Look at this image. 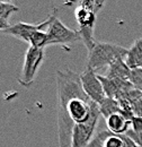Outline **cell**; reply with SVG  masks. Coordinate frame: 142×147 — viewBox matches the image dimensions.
<instances>
[{"label": "cell", "instance_id": "6da1fadb", "mask_svg": "<svg viewBox=\"0 0 142 147\" xmlns=\"http://www.w3.org/2000/svg\"><path fill=\"white\" fill-rule=\"evenodd\" d=\"M55 84L59 147H70L74 125L88 120L95 103L84 92L80 75L69 68L55 71Z\"/></svg>", "mask_w": 142, "mask_h": 147}, {"label": "cell", "instance_id": "7a4b0ae2", "mask_svg": "<svg viewBox=\"0 0 142 147\" xmlns=\"http://www.w3.org/2000/svg\"><path fill=\"white\" fill-rule=\"evenodd\" d=\"M129 49H125L121 45L107 42H96L95 47L88 51V62L87 67L92 69L96 74L100 70L108 68L115 61L126 59Z\"/></svg>", "mask_w": 142, "mask_h": 147}, {"label": "cell", "instance_id": "3957f363", "mask_svg": "<svg viewBox=\"0 0 142 147\" xmlns=\"http://www.w3.org/2000/svg\"><path fill=\"white\" fill-rule=\"evenodd\" d=\"M58 10L54 9L52 15V19L51 23L49 24V26L46 27L45 32L48 34V38H49V45H62L66 47L67 50H69L68 45L73 44L74 42L81 41V35L79 31H74L71 30L68 26H66L60 19L56 16Z\"/></svg>", "mask_w": 142, "mask_h": 147}, {"label": "cell", "instance_id": "277c9868", "mask_svg": "<svg viewBox=\"0 0 142 147\" xmlns=\"http://www.w3.org/2000/svg\"><path fill=\"white\" fill-rule=\"evenodd\" d=\"M100 118V112L98 109V104L95 103L91 115L84 123L74 125L72 130L71 147H87L90 142L96 136V128Z\"/></svg>", "mask_w": 142, "mask_h": 147}, {"label": "cell", "instance_id": "5b68a950", "mask_svg": "<svg viewBox=\"0 0 142 147\" xmlns=\"http://www.w3.org/2000/svg\"><path fill=\"white\" fill-rule=\"evenodd\" d=\"M96 10L88 7H84L78 5V7L74 10V16L77 19V23L79 25V32L81 35V41L85 44V47L90 51L95 44L96 41L94 38V28L96 23Z\"/></svg>", "mask_w": 142, "mask_h": 147}, {"label": "cell", "instance_id": "8992f818", "mask_svg": "<svg viewBox=\"0 0 142 147\" xmlns=\"http://www.w3.org/2000/svg\"><path fill=\"white\" fill-rule=\"evenodd\" d=\"M44 60V49L29 47L26 50L21 73L19 75L18 82L24 87H29L34 80L40 66Z\"/></svg>", "mask_w": 142, "mask_h": 147}, {"label": "cell", "instance_id": "52a82bcc", "mask_svg": "<svg viewBox=\"0 0 142 147\" xmlns=\"http://www.w3.org/2000/svg\"><path fill=\"white\" fill-rule=\"evenodd\" d=\"M80 80H81L84 92L86 93V95L94 103L99 105L106 98L103 84L100 83L98 75L92 69L86 67L85 71L80 75Z\"/></svg>", "mask_w": 142, "mask_h": 147}, {"label": "cell", "instance_id": "ba28073f", "mask_svg": "<svg viewBox=\"0 0 142 147\" xmlns=\"http://www.w3.org/2000/svg\"><path fill=\"white\" fill-rule=\"evenodd\" d=\"M51 19H52V15H50L48 19H45L44 22L42 23H38V24H28V23H17L15 25H10L8 28L3 30L2 34H6V35H10V36H14L20 40V41H24L26 43H29V38L31 36L35 33L36 31H41L44 28H46L49 26V24L51 23Z\"/></svg>", "mask_w": 142, "mask_h": 147}, {"label": "cell", "instance_id": "9c48e42d", "mask_svg": "<svg viewBox=\"0 0 142 147\" xmlns=\"http://www.w3.org/2000/svg\"><path fill=\"white\" fill-rule=\"evenodd\" d=\"M107 129L115 135H125L131 126V121L122 113H115L106 119Z\"/></svg>", "mask_w": 142, "mask_h": 147}, {"label": "cell", "instance_id": "30bf717a", "mask_svg": "<svg viewBox=\"0 0 142 147\" xmlns=\"http://www.w3.org/2000/svg\"><path fill=\"white\" fill-rule=\"evenodd\" d=\"M125 62L131 69L142 68V37L135 40V42L129 49Z\"/></svg>", "mask_w": 142, "mask_h": 147}, {"label": "cell", "instance_id": "8fae6325", "mask_svg": "<svg viewBox=\"0 0 142 147\" xmlns=\"http://www.w3.org/2000/svg\"><path fill=\"white\" fill-rule=\"evenodd\" d=\"M130 73H131V68L126 65L124 59H121V60L115 61L113 65H111L107 68V73L105 76L108 77V78H116V79L129 80Z\"/></svg>", "mask_w": 142, "mask_h": 147}, {"label": "cell", "instance_id": "7c38bea8", "mask_svg": "<svg viewBox=\"0 0 142 147\" xmlns=\"http://www.w3.org/2000/svg\"><path fill=\"white\" fill-rule=\"evenodd\" d=\"M104 147H137V144L126 134L115 135L111 132L104 142Z\"/></svg>", "mask_w": 142, "mask_h": 147}, {"label": "cell", "instance_id": "4fadbf2b", "mask_svg": "<svg viewBox=\"0 0 142 147\" xmlns=\"http://www.w3.org/2000/svg\"><path fill=\"white\" fill-rule=\"evenodd\" d=\"M98 109L100 112V115L107 119L109 115L115 114V113H121V108H120V103L116 98H112V97H106L99 105Z\"/></svg>", "mask_w": 142, "mask_h": 147}, {"label": "cell", "instance_id": "5bb4252c", "mask_svg": "<svg viewBox=\"0 0 142 147\" xmlns=\"http://www.w3.org/2000/svg\"><path fill=\"white\" fill-rule=\"evenodd\" d=\"M18 10L19 8L17 6L10 2H7V1H0V18L8 20L9 16L14 13H17Z\"/></svg>", "mask_w": 142, "mask_h": 147}, {"label": "cell", "instance_id": "9a60e30c", "mask_svg": "<svg viewBox=\"0 0 142 147\" xmlns=\"http://www.w3.org/2000/svg\"><path fill=\"white\" fill-rule=\"evenodd\" d=\"M129 82L132 84V86L142 92V68H134L131 69Z\"/></svg>", "mask_w": 142, "mask_h": 147}, {"label": "cell", "instance_id": "2e32d148", "mask_svg": "<svg viewBox=\"0 0 142 147\" xmlns=\"http://www.w3.org/2000/svg\"><path fill=\"white\" fill-rule=\"evenodd\" d=\"M111 131L109 130H102L98 134H96V136L94 137V139L90 142L87 147H104V142L107 137L109 136Z\"/></svg>", "mask_w": 142, "mask_h": 147}, {"label": "cell", "instance_id": "e0dca14e", "mask_svg": "<svg viewBox=\"0 0 142 147\" xmlns=\"http://www.w3.org/2000/svg\"><path fill=\"white\" fill-rule=\"evenodd\" d=\"M130 103L132 104L134 115H135V117H141L142 118V95L140 97L134 98V100L131 101Z\"/></svg>", "mask_w": 142, "mask_h": 147}, {"label": "cell", "instance_id": "ac0fdd59", "mask_svg": "<svg viewBox=\"0 0 142 147\" xmlns=\"http://www.w3.org/2000/svg\"><path fill=\"white\" fill-rule=\"evenodd\" d=\"M126 135L137 144V146H141L142 147V130L141 131H133L132 129H130Z\"/></svg>", "mask_w": 142, "mask_h": 147}, {"label": "cell", "instance_id": "d6986e66", "mask_svg": "<svg viewBox=\"0 0 142 147\" xmlns=\"http://www.w3.org/2000/svg\"><path fill=\"white\" fill-rule=\"evenodd\" d=\"M131 129L133 131H141L142 130V118L134 117L131 121Z\"/></svg>", "mask_w": 142, "mask_h": 147}, {"label": "cell", "instance_id": "ffe728a7", "mask_svg": "<svg viewBox=\"0 0 142 147\" xmlns=\"http://www.w3.org/2000/svg\"><path fill=\"white\" fill-rule=\"evenodd\" d=\"M10 25H9V23H8V20H5V19L0 18V32H2L3 30H6V28H8Z\"/></svg>", "mask_w": 142, "mask_h": 147}, {"label": "cell", "instance_id": "44dd1931", "mask_svg": "<svg viewBox=\"0 0 142 147\" xmlns=\"http://www.w3.org/2000/svg\"><path fill=\"white\" fill-rule=\"evenodd\" d=\"M105 2H106V0H96V10L99 11L103 8V6L105 5Z\"/></svg>", "mask_w": 142, "mask_h": 147}, {"label": "cell", "instance_id": "7402d4cb", "mask_svg": "<svg viewBox=\"0 0 142 147\" xmlns=\"http://www.w3.org/2000/svg\"><path fill=\"white\" fill-rule=\"evenodd\" d=\"M0 1H7V2H9V0H0Z\"/></svg>", "mask_w": 142, "mask_h": 147}, {"label": "cell", "instance_id": "603a6c76", "mask_svg": "<svg viewBox=\"0 0 142 147\" xmlns=\"http://www.w3.org/2000/svg\"><path fill=\"white\" fill-rule=\"evenodd\" d=\"M137 147H141V146H137Z\"/></svg>", "mask_w": 142, "mask_h": 147}]
</instances>
